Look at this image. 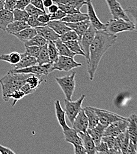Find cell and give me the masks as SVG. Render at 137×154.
Instances as JSON below:
<instances>
[{
    "instance_id": "ac0fdd59",
    "label": "cell",
    "mask_w": 137,
    "mask_h": 154,
    "mask_svg": "<svg viewBox=\"0 0 137 154\" xmlns=\"http://www.w3.org/2000/svg\"><path fill=\"white\" fill-rule=\"evenodd\" d=\"M78 135L81 138L82 145L85 148L87 154H97L95 142L89 134L86 132L85 133H78Z\"/></svg>"
},
{
    "instance_id": "3957f363",
    "label": "cell",
    "mask_w": 137,
    "mask_h": 154,
    "mask_svg": "<svg viewBox=\"0 0 137 154\" xmlns=\"http://www.w3.org/2000/svg\"><path fill=\"white\" fill-rule=\"evenodd\" d=\"M105 31L111 35H117L125 32H133L135 26L133 21L123 19H110L105 23Z\"/></svg>"
},
{
    "instance_id": "9f6ffc18",
    "label": "cell",
    "mask_w": 137,
    "mask_h": 154,
    "mask_svg": "<svg viewBox=\"0 0 137 154\" xmlns=\"http://www.w3.org/2000/svg\"><path fill=\"white\" fill-rule=\"evenodd\" d=\"M43 3L44 8H48L53 4V0H43Z\"/></svg>"
},
{
    "instance_id": "83f0119b",
    "label": "cell",
    "mask_w": 137,
    "mask_h": 154,
    "mask_svg": "<svg viewBox=\"0 0 137 154\" xmlns=\"http://www.w3.org/2000/svg\"><path fill=\"white\" fill-rule=\"evenodd\" d=\"M53 2L61 4L72 7L80 11L82 7L86 5L87 3L86 0H54Z\"/></svg>"
},
{
    "instance_id": "cb8c5ba5",
    "label": "cell",
    "mask_w": 137,
    "mask_h": 154,
    "mask_svg": "<svg viewBox=\"0 0 137 154\" xmlns=\"http://www.w3.org/2000/svg\"><path fill=\"white\" fill-rule=\"evenodd\" d=\"M28 27H30L26 22L20 21H13L12 23L8 25L6 28L5 32L10 35H14Z\"/></svg>"
},
{
    "instance_id": "603a6c76",
    "label": "cell",
    "mask_w": 137,
    "mask_h": 154,
    "mask_svg": "<svg viewBox=\"0 0 137 154\" xmlns=\"http://www.w3.org/2000/svg\"><path fill=\"white\" fill-rule=\"evenodd\" d=\"M14 21L13 13L12 11L6 9L0 10V29L5 31L9 24Z\"/></svg>"
},
{
    "instance_id": "e0dca14e",
    "label": "cell",
    "mask_w": 137,
    "mask_h": 154,
    "mask_svg": "<svg viewBox=\"0 0 137 154\" xmlns=\"http://www.w3.org/2000/svg\"><path fill=\"white\" fill-rule=\"evenodd\" d=\"M106 128V126L99 123L95 127L91 129H88L87 132L92 138L93 140L95 142V146L98 145L102 140V137H103Z\"/></svg>"
},
{
    "instance_id": "f546056e",
    "label": "cell",
    "mask_w": 137,
    "mask_h": 154,
    "mask_svg": "<svg viewBox=\"0 0 137 154\" xmlns=\"http://www.w3.org/2000/svg\"><path fill=\"white\" fill-rule=\"evenodd\" d=\"M21 59V54L17 52H13L8 54H2L0 56V60L5 61L11 65L17 64Z\"/></svg>"
},
{
    "instance_id": "60d3db41",
    "label": "cell",
    "mask_w": 137,
    "mask_h": 154,
    "mask_svg": "<svg viewBox=\"0 0 137 154\" xmlns=\"http://www.w3.org/2000/svg\"><path fill=\"white\" fill-rule=\"evenodd\" d=\"M127 14L131 16L134 19V24L135 26L134 31L137 33V7L135 6H129L126 10H125Z\"/></svg>"
},
{
    "instance_id": "ffe728a7",
    "label": "cell",
    "mask_w": 137,
    "mask_h": 154,
    "mask_svg": "<svg viewBox=\"0 0 137 154\" xmlns=\"http://www.w3.org/2000/svg\"><path fill=\"white\" fill-rule=\"evenodd\" d=\"M63 134L64 136L65 141L66 142L71 143L73 145H82V140L79 136L78 133L73 128H70L69 127L67 129L64 130Z\"/></svg>"
},
{
    "instance_id": "8d00e7d4",
    "label": "cell",
    "mask_w": 137,
    "mask_h": 154,
    "mask_svg": "<svg viewBox=\"0 0 137 154\" xmlns=\"http://www.w3.org/2000/svg\"><path fill=\"white\" fill-rule=\"evenodd\" d=\"M25 10L27 12L30 16H36L39 17L40 15L46 14V13L44 12L43 11L41 10L39 8L34 7L32 4H28L25 8Z\"/></svg>"
},
{
    "instance_id": "6f0895ef",
    "label": "cell",
    "mask_w": 137,
    "mask_h": 154,
    "mask_svg": "<svg viewBox=\"0 0 137 154\" xmlns=\"http://www.w3.org/2000/svg\"><path fill=\"white\" fill-rule=\"evenodd\" d=\"M5 0H0V10L4 9Z\"/></svg>"
},
{
    "instance_id": "7dc6e473",
    "label": "cell",
    "mask_w": 137,
    "mask_h": 154,
    "mask_svg": "<svg viewBox=\"0 0 137 154\" xmlns=\"http://www.w3.org/2000/svg\"><path fill=\"white\" fill-rule=\"evenodd\" d=\"M30 4V0H17L16 8L25 10V7Z\"/></svg>"
},
{
    "instance_id": "91938a15",
    "label": "cell",
    "mask_w": 137,
    "mask_h": 154,
    "mask_svg": "<svg viewBox=\"0 0 137 154\" xmlns=\"http://www.w3.org/2000/svg\"><path fill=\"white\" fill-rule=\"evenodd\" d=\"M53 1H54V0H53Z\"/></svg>"
},
{
    "instance_id": "836d02e7",
    "label": "cell",
    "mask_w": 137,
    "mask_h": 154,
    "mask_svg": "<svg viewBox=\"0 0 137 154\" xmlns=\"http://www.w3.org/2000/svg\"><path fill=\"white\" fill-rule=\"evenodd\" d=\"M47 49L51 63H55L59 58V54L56 46L53 41H48Z\"/></svg>"
},
{
    "instance_id": "4316f807",
    "label": "cell",
    "mask_w": 137,
    "mask_h": 154,
    "mask_svg": "<svg viewBox=\"0 0 137 154\" xmlns=\"http://www.w3.org/2000/svg\"><path fill=\"white\" fill-rule=\"evenodd\" d=\"M54 43L56 46L59 55L73 58L75 57V55H76L75 53L72 52L67 46V45L60 38L54 41Z\"/></svg>"
},
{
    "instance_id": "ba28073f",
    "label": "cell",
    "mask_w": 137,
    "mask_h": 154,
    "mask_svg": "<svg viewBox=\"0 0 137 154\" xmlns=\"http://www.w3.org/2000/svg\"><path fill=\"white\" fill-rule=\"evenodd\" d=\"M97 30L91 25L79 40L80 46L85 54V57L88 60L89 58V49L95 38Z\"/></svg>"
},
{
    "instance_id": "d4e9b609",
    "label": "cell",
    "mask_w": 137,
    "mask_h": 154,
    "mask_svg": "<svg viewBox=\"0 0 137 154\" xmlns=\"http://www.w3.org/2000/svg\"><path fill=\"white\" fill-rule=\"evenodd\" d=\"M37 34V31L35 28L28 27L14 35V36L24 43L34 37Z\"/></svg>"
},
{
    "instance_id": "74e56055",
    "label": "cell",
    "mask_w": 137,
    "mask_h": 154,
    "mask_svg": "<svg viewBox=\"0 0 137 154\" xmlns=\"http://www.w3.org/2000/svg\"><path fill=\"white\" fill-rule=\"evenodd\" d=\"M42 47L43 46H26L24 53L28 56L37 58L39 55Z\"/></svg>"
},
{
    "instance_id": "2e32d148",
    "label": "cell",
    "mask_w": 137,
    "mask_h": 154,
    "mask_svg": "<svg viewBox=\"0 0 137 154\" xmlns=\"http://www.w3.org/2000/svg\"><path fill=\"white\" fill-rule=\"evenodd\" d=\"M37 33L45 38L47 41H55L60 38V36L58 35L52 28L47 25L40 26L36 28Z\"/></svg>"
},
{
    "instance_id": "5b68a950",
    "label": "cell",
    "mask_w": 137,
    "mask_h": 154,
    "mask_svg": "<svg viewBox=\"0 0 137 154\" xmlns=\"http://www.w3.org/2000/svg\"><path fill=\"white\" fill-rule=\"evenodd\" d=\"M85 97V95L83 94L77 100L74 101L72 100H67L66 98L64 99L66 115L71 124L73 122V120L76 116L78 115L79 113L82 109V105Z\"/></svg>"
},
{
    "instance_id": "e575fe53",
    "label": "cell",
    "mask_w": 137,
    "mask_h": 154,
    "mask_svg": "<svg viewBox=\"0 0 137 154\" xmlns=\"http://www.w3.org/2000/svg\"><path fill=\"white\" fill-rule=\"evenodd\" d=\"M48 42L44 38L41 36L37 34L34 37L31 38L30 40H28L27 42L24 43L25 47L26 46H43Z\"/></svg>"
},
{
    "instance_id": "11a10c76",
    "label": "cell",
    "mask_w": 137,
    "mask_h": 154,
    "mask_svg": "<svg viewBox=\"0 0 137 154\" xmlns=\"http://www.w3.org/2000/svg\"><path fill=\"white\" fill-rule=\"evenodd\" d=\"M59 9V7L57 4H53L52 5H50L49 7H48L49 13H54L56 12Z\"/></svg>"
},
{
    "instance_id": "d6986e66",
    "label": "cell",
    "mask_w": 137,
    "mask_h": 154,
    "mask_svg": "<svg viewBox=\"0 0 137 154\" xmlns=\"http://www.w3.org/2000/svg\"><path fill=\"white\" fill-rule=\"evenodd\" d=\"M37 64V59L33 57L28 56L25 53L21 54V59L20 61L14 65L13 69H20L25 68Z\"/></svg>"
},
{
    "instance_id": "681fc988",
    "label": "cell",
    "mask_w": 137,
    "mask_h": 154,
    "mask_svg": "<svg viewBox=\"0 0 137 154\" xmlns=\"http://www.w3.org/2000/svg\"><path fill=\"white\" fill-rule=\"evenodd\" d=\"M25 94V96H27V95H29V94H33L35 91H34L33 90H32L30 87L29 86V85L27 84V83H25L24 85H23L21 88H20Z\"/></svg>"
},
{
    "instance_id": "9a60e30c",
    "label": "cell",
    "mask_w": 137,
    "mask_h": 154,
    "mask_svg": "<svg viewBox=\"0 0 137 154\" xmlns=\"http://www.w3.org/2000/svg\"><path fill=\"white\" fill-rule=\"evenodd\" d=\"M66 24L71 29V30H74L78 34L79 40L81 38L86 30L91 25L89 20H83L77 23H66Z\"/></svg>"
},
{
    "instance_id": "bcb514c9",
    "label": "cell",
    "mask_w": 137,
    "mask_h": 154,
    "mask_svg": "<svg viewBox=\"0 0 137 154\" xmlns=\"http://www.w3.org/2000/svg\"><path fill=\"white\" fill-rule=\"evenodd\" d=\"M17 1V0H5L4 8L13 12V11L16 8Z\"/></svg>"
},
{
    "instance_id": "6da1fadb",
    "label": "cell",
    "mask_w": 137,
    "mask_h": 154,
    "mask_svg": "<svg viewBox=\"0 0 137 154\" xmlns=\"http://www.w3.org/2000/svg\"><path fill=\"white\" fill-rule=\"evenodd\" d=\"M117 38V35H109L104 30L96 31L95 38L89 49V58L87 60V71L91 81L94 78L102 58L114 45Z\"/></svg>"
},
{
    "instance_id": "5bb4252c",
    "label": "cell",
    "mask_w": 137,
    "mask_h": 154,
    "mask_svg": "<svg viewBox=\"0 0 137 154\" xmlns=\"http://www.w3.org/2000/svg\"><path fill=\"white\" fill-rule=\"evenodd\" d=\"M128 133L130 140L137 147V115L136 113H132L128 117Z\"/></svg>"
},
{
    "instance_id": "ee69618b",
    "label": "cell",
    "mask_w": 137,
    "mask_h": 154,
    "mask_svg": "<svg viewBox=\"0 0 137 154\" xmlns=\"http://www.w3.org/2000/svg\"><path fill=\"white\" fill-rule=\"evenodd\" d=\"M58 5L59 9L61 10L63 12H64L66 14H75V13H80L81 11L77 10L75 8H73L72 7L59 4V3H56Z\"/></svg>"
},
{
    "instance_id": "30bf717a",
    "label": "cell",
    "mask_w": 137,
    "mask_h": 154,
    "mask_svg": "<svg viewBox=\"0 0 137 154\" xmlns=\"http://www.w3.org/2000/svg\"><path fill=\"white\" fill-rule=\"evenodd\" d=\"M92 108L98 115L99 123L106 127L115 121L127 119V117H124L123 116L118 115L115 113L109 112L106 110L98 109L94 107H92Z\"/></svg>"
},
{
    "instance_id": "7bdbcfd3",
    "label": "cell",
    "mask_w": 137,
    "mask_h": 154,
    "mask_svg": "<svg viewBox=\"0 0 137 154\" xmlns=\"http://www.w3.org/2000/svg\"><path fill=\"white\" fill-rule=\"evenodd\" d=\"M95 150L97 154H108L109 148L108 145L102 140L98 145L95 146Z\"/></svg>"
},
{
    "instance_id": "f907efd6",
    "label": "cell",
    "mask_w": 137,
    "mask_h": 154,
    "mask_svg": "<svg viewBox=\"0 0 137 154\" xmlns=\"http://www.w3.org/2000/svg\"><path fill=\"white\" fill-rule=\"evenodd\" d=\"M74 147V154H85L87 152L82 145H73Z\"/></svg>"
},
{
    "instance_id": "b9f144b4",
    "label": "cell",
    "mask_w": 137,
    "mask_h": 154,
    "mask_svg": "<svg viewBox=\"0 0 137 154\" xmlns=\"http://www.w3.org/2000/svg\"><path fill=\"white\" fill-rule=\"evenodd\" d=\"M27 23L28 24V26L30 27L35 28V29L38 27L44 26L47 25L46 24L40 23L37 19V17H36V16H30L28 19V21H27Z\"/></svg>"
},
{
    "instance_id": "f6af8a7d",
    "label": "cell",
    "mask_w": 137,
    "mask_h": 154,
    "mask_svg": "<svg viewBox=\"0 0 137 154\" xmlns=\"http://www.w3.org/2000/svg\"><path fill=\"white\" fill-rule=\"evenodd\" d=\"M49 16L50 20H61L66 16V14L61 10L59 9L54 13H49Z\"/></svg>"
},
{
    "instance_id": "f1b7e54d",
    "label": "cell",
    "mask_w": 137,
    "mask_h": 154,
    "mask_svg": "<svg viewBox=\"0 0 137 154\" xmlns=\"http://www.w3.org/2000/svg\"><path fill=\"white\" fill-rule=\"evenodd\" d=\"M89 20L88 16L85 13H75L71 14H66L61 20L65 23H77L83 20Z\"/></svg>"
},
{
    "instance_id": "9c48e42d",
    "label": "cell",
    "mask_w": 137,
    "mask_h": 154,
    "mask_svg": "<svg viewBox=\"0 0 137 154\" xmlns=\"http://www.w3.org/2000/svg\"><path fill=\"white\" fill-rule=\"evenodd\" d=\"M128 119L115 121L106 127L103 136L117 137L125 132L128 129Z\"/></svg>"
},
{
    "instance_id": "f35d334b",
    "label": "cell",
    "mask_w": 137,
    "mask_h": 154,
    "mask_svg": "<svg viewBox=\"0 0 137 154\" xmlns=\"http://www.w3.org/2000/svg\"><path fill=\"white\" fill-rule=\"evenodd\" d=\"M60 39L63 42H66L70 40H78L79 36L78 34L73 30H70L67 32L65 33L64 34L60 36Z\"/></svg>"
},
{
    "instance_id": "d6a6232c",
    "label": "cell",
    "mask_w": 137,
    "mask_h": 154,
    "mask_svg": "<svg viewBox=\"0 0 137 154\" xmlns=\"http://www.w3.org/2000/svg\"><path fill=\"white\" fill-rule=\"evenodd\" d=\"M67 46L69 48V49L73 52V53H75L76 55H81L85 57V54L83 52L79 42L78 40H70V41H67L66 42H64Z\"/></svg>"
},
{
    "instance_id": "8fae6325",
    "label": "cell",
    "mask_w": 137,
    "mask_h": 154,
    "mask_svg": "<svg viewBox=\"0 0 137 154\" xmlns=\"http://www.w3.org/2000/svg\"><path fill=\"white\" fill-rule=\"evenodd\" d=\"M111 14L114 19H123L130 21L128 14L117 0H105Z\"/></svg>"
},
{
    "instance_id": "816d5d0a",
    "label": "cell",
    "mask_w": 137,
    "mask_h": 154,
    "mask_svg": "<svg viewBox=\"0 0 137 154\" xmlns=\"http://www.w3.org/2000/svg\"><path fill=\"white\" fill-rule=\"evenodd\" d=\"M126 154H137V147L130 140L129 145L128 146L127 152Z\"/></svg>"
},
{
    "instance_id": "7c38bea8",
    "label": "cell",
    "mask_w": 137,
    "mask_h": 154,
    "mask_svg": "<svg viewBox=\"0 0 137 154\" xmlns=\"http://www.w3.org/2000/svg\"><path fill=\"white\" fill-rule=\"evenodd\" d=\"M87 6V14L88 16L89 20L91 22V25L97 30H105V24L103 23L98 19L97 13L95 12L94 5L91 0H86Z\"/></svg>"
},
{
    "instance_id": "c3c4849f",
    "label": "cell",
    "mask_w": 137,
    "mask_h": 154,
    "mask_svg": "<svg viewBox=\"0 0 137 154\" xmlns=\"http://www.w3.org/2000/svg\"><path fill=\"white\" fill-rule=\"evenodd\" d=\"M30 4L34 5V7L39 8L41 10L43 11L44 12L46 13L45 8L43 5V0H30Z\"/></svg>"
},
{
    "instance_id": "4fadbf2b",
    "label": "cell",
    "mask_w": 137,
    "mask_h": 154,
    "mask_svg": "<svg viewBox=\"0 0 137 154\" xmlns=\"http://www.w3.org/2000/svg\"><path fill=\"white\" fill-rule=\"evenodd\" d=\"M72 125L73 128L75 129L78 133H85L87 132L89 127V122L83 108L74 119Z\"/></svg>"
},
{
    "instance_id": "7a4b0ae2",
    "label": "cell",
    "mask_w": 137,
    "mask_h": 154,
    "mask_svg": "<svg viewBox=\"0 0 137 154\" xmlns=\"http://www.w3.org/2000/svg\"><path fill=\"white\" fill-rule=\"evenodd\" d=\"M30 74L16 73L11 70L0 79L2 88V96L3 100L7 102L10 99V95L17 90H19L26 82V79Z\"/></svg>"
},
{
    "instance_id": "1f68e13d",
    "label": "cell",
    "mask_w": 137,
    "mask_h": 154,
    "mask_svg": "<svg viewBox=\"0 0 137 154\" xmlns=\"http://www.w3.org/2000/svg\"><path fill=\"white\" fill-rule=\"evenodd\" d=\"M43 81V79L41 78V76L34 74H30V75L26 79V83H27L30 88L35 91Z\"/></svg>"
},
{
    "instance_id": "f5cc1de1",
    "label": "cell",
    "mask_w": 137,
    "mask_h": 154,
    "mask_svg": "<svg viewBox=\"0 0 137 154\" xmlns=\"http://www.w3.org/2000/svg\"><path fill=\"white\" fill-rule=\"evenodd\" d=\"M37 19H38L40 23H43V24H47L50 21L49 14H47V13L40 15L37 17Z\"/></svg>"
},
{
    "instance_id": "44dd1931",
    "label": "cell",
    "mask_w": 137,
    "mask_h": 154,
    "mask_svg": "<svg viewBox=\"0 0 137 154\" xmlns=\"http://www.w3.org/2000/svg\"><path fill=\"white\" fill-rule=\"evenodd\" d=\"M47 25L52 28L59 36H61L71 30V29L66 25V23L63 21L61 20H50Z\"/></svg>"
},
{
    "instance_id": "52a82bcc",
    "label": "cell",
    "mask_w": 137,
    "mask_h": 154,
    "mask_svg": "<svg viewBox=\"0 0 137 154\" xmlns=\"http://www.w3.org/2000/svg\"><path fill=\"white\" fill-rule=\"evenodd\" d=\"M12 72L16 73H22V74H30L36 75H48L52 71V63H46L44 65H38L27 67L25 68H22L20 69H11Z\"/></svg>"
},
{
    "instance_id": "484cf974",
    "label": "cell",
    "mask_w": 137,
    "mask_h": 154,
    "mask_svg": "<svg viewBox=\"0 0 137 154\" xmlns=\"http://www.w3.org/2000/svg\"><path fill=\"white\" fill-rule=\"evenodd\" d=\"M83 110L88 119V129H91L95 127L99 123V117L96 112L93 109L92 107L86 106L83 108Z\"/></svg>"
},
{
    "instance_id": "4dcf8cb0",
    "label": "cell",
    "mask_w": 137,
    "mask_h": 154,
    "mask_svg": "<svg viewBox=\"0 0 137 154\" xmlns=\"http://www.w3.org/2000/svg\"><path fill=\"white\" fill-rule=\"evenodd\" d=\"M36 59H37V62L38 65H44V64L51 63L49 55V53H48L47 43L42 47L39 55Z\"/></svg>"
},
{
    "instance_id": "277c9868",
    "label": "cell",
    "mask_w": 137,
    "mask_h": 154,
    "mask_svg": "<svg viewBox=\"0 0 137 154\" xmlns=\"http://www.w3.org/2000/svg\"><path fill=\"white\" fill-rule=\"evenodd\" d=\"M75 76L76 72L73 71L69 75L55 78L57 83L63 91L66 99L67 100H72L76 88Z\"/></svg>"
},
{
    "instance_id": "ab89813d",
    "label": "cell",
    "mask_w": 137,
    "mask_h": 154,
    "mask_svg": "<svg viewBox=\"0 0 137 154\" xmlns=\"http://www.w3.org/2000/svg\"><path fill=\"white\" fill-rule=\"evenodd\" d=\"M25 96L24 93L21 89L17 90L14 91V92H13L9 96L10 99L12 98L13 100V101L12 103V106L14 107L19 100L22 99V98H24Z\"/></svg>"
},
{
    "instance_id": "7402d4cb",
    "label": "cell",
    "mask_w": 137,
    "mask_h": 154,
    "mask_svg": "<svg viewBox=\"0 0 137 154\" xmlns=\"http://www.w3.org/2000/svg\"><path fill=\"white\" fill-rule=\"evenodd\" d=\"M55 107L56 116L60 126L63 129V131L69 128L66 122V113L61 106L60 100H57L55 101Z\"/></svg>"
},
{
    "instance_id": "db71d44e",
    "label": "cell",
    "mask_w": 137,
    "mask_h": 154,
    "mask_svg": "<svg viewBox=\"0 0 137 154\" xmlns=\"http://www.w3.org/2000/svg\"><path fill=\"white\" fill-rule=\"evenodd\" d=\"M0 154H15V152L10 149V148H8L7 147H5L4 146H2L0 145Z\"/></svg>"
},
{
    "instance_id": "680465c9",
    "label": "cell",
    "mask_w": 137,
    "mask_h": 154,
    "mask_svg": "<svg viewBox=\"0 0 137 154\" xmlns=\"http://www.w3.org/2000/svg\"></svg>"
},
{
    "instance_id": "d590c367",
    "label": "cell",
    "mask_w": 137,
    "mask_h": 154,
    "mask_svg": "<svg viewBox=\"0 0 137 154\" xmlns=\"http://www.w3.org/2000/svg\"><path fill=\"white\" fill-rule=\"evenodd\" d=\"M13 13L14 17V21H20L27 23L30 17V16L25 10L15 8L13 11Z\"/></svg>"
},
{
    "instance_id": "8992f818",
    "label": "cell",
    "mask_w": 137,
    "mask_h": 154,
    "mask_svg": "<svg viewBox=\"0 0 137 154\" xmlns=\"http://www.w3.org/2000/svg\"><path fill=\"white\" fill-rule=\"evenodd\" d=\"M82 66V63L75 61L73 58L59 55L58 60L52 63V71L58 70L69 72L74 68H77Z\"/></svg>"
}]
</instances>
